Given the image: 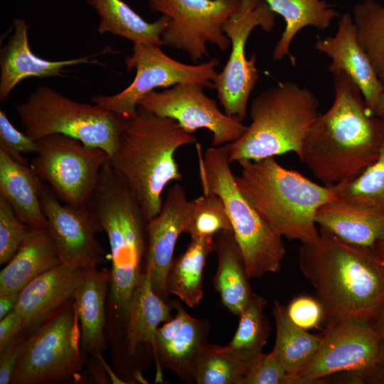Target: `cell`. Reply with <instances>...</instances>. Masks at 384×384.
<instances>
[{"label":"cell","mask_w":384,"mask_h":384,"mask_svg":"<svg viewBox=\"0 0 384 384\" xmlns=\"http://www.w3.org/2000/svg\"><path fill=\"white\" fill-rule=\"evenodd\" d=\"M214 236L191 238L186 250L174 258L166 277V290L188 307L198 306L203 296V271L215 250Z\"/></svg>","instance_id":"83f0119b"},{"label":"cell","mask_w":384,"mask_h":384,"mask_svg":"<svg viewBox=\"0 0 384 384\" xmlns=\"http://www.w3.org/2000/svg\"><path fill=\"white\" fill-rule=\"evenodd\" d=\"M240 384H292L287 373L275 354L263 352L249 367Z\"/></svg>","instance_id":"74e56055"},{"label":"cell","mask_w":384,"mask_h":384,"mask_svg":"<svg viewBox=\"0 0 384 384\" xmlns=\"http://www.w3.org/2000/svg\"><path fill=\"white\" fill-rule=\"evenodd\" d=\"M86 206L102 225L110 247L106 334L112 351L118 353L124 348L132 297L146 266L148 220L108 160Z\"/></svg>","instance_id":"6da1fadb"},{"label":"cell","mask_w":384,"mask_h":384,"mask_svg":"<svg viewBox=\"0 0 384 384\" xmlns=\"http://www.w3.org/2000/svg\"><path fill=\"white\" fill-rule=\"evenodd\" d=\"M36 156L31 167L64 203L85 207L95 191L101 169L109 159L100 148L86 146L63 134L36 141Z\"/></svg>","instance_id":"8fae6325"},{"label":"cell","mask_w":384,"mask_h":384,"mask_svg":"<svg viewBox=\"0 0 384 384\" xmlns=\"http://www.w3.org/2000/svg\"><path fill=\"white\" fill-rule=\"evenodd\" d=\"M373 252L384 259V240L375 249Z\"/></svg>","instance_id":"7dc6e473"},{"label":"cell","mask_w":384,"mask_h":384,"mask_svg":"<svg viewBox=\"0 0 384 384\" xmlns=\"http://www.w3.org/2000/svg\"><path fill=\"white\" fill-rule=\"evenodd\" d=\"M214 238L218 265L213 287L223 305L239 316L255 294L244 258L232 230L220 231Z\"/></svg>","instance_id":"484cf974"},{"label":"cell","mask_w":384,"mask_h":384,"mask_svg":"<svg viewBox=\"0 0 384 384\" xmlns=\"http://www.w3.org/2000/svg\"><path fill=\"white\" fill-rule=\"evenodd\" d=\"M315 221L341 240L373 252L384 240L383 212L337 198L318 208Z\"/></svg>","instance_id":"44dd1931"},{"label":"cell","mask_w":384,"mask_h":384,"mask_svg":"<svg viewBox=\"0 0 384 384\" xmlns=\"http://www.w3.org/2000/svg\"><path fill=\"white\" fill-rule=\"evenodd\" d=\"M373 324L377 331L381 334L384 338V306L380 311L376 318L373 321Z\"/></svg>","instance_id":"bcb514c9"},{"label":"cell","mask_w":384,"mask_h":384,"mask_svg":"<svg viewBox=\"0 0 384 384\" xmlns=\"http://www.w3.org/2000/svg\"><path fill=\"white\" fill-rule=\"evenodd\" d=\"M237 186L261 218L279 236L301 243L315 240L318 208L336 198L333 187L319 185L281 166L274 156L238 161Z\"/></svg>","instance_id":"5b68a950"},{"label":"cell","mask_w":384,"mask_h":384,"mask_svg":"<svg viewBox=\"0 0 384 384\" xmlns=\"http://www.w3.org/2000/svg\"><path fill=\"white\" fill-rule=\"evenodd\" d=\"M125 64L127 71L136 70L132 83L115 95H96L92 102L129 119L137 114L139 100L155 88L197 83L213 89L219 73L215 68L220 62L212 58L198 65H188L170 58L160 47L134 43L132 55L127 56Z\"/></svg>","instance_id":"30bf717a"},{"label":"cell","mask_w":384,"mask_h":384,"mask_svg":"<svg viewBox=\"0 0 384 384\" xmlns=\"http://www.w3.org/2000/svg\"><path fill=\"white\" fill-rule=\"evenodd\" d=\"M196 149L203 193H215L223 199L249 278L278 272L286 254L282 238L239 190L224 147L211 146L203 154L200 144Z\"/></svg>","instance_id":"52a82bcc"},{"label":"cell","mask_w":384,"mask_h":384,"mask_svg":"<svg viewBox=\"0 0 384 384\" xmlns=\"http://www.w3.org/2000/svg\"><path fill=\"white\" fill-rule=\"evenodd\" d=\"M172 302L164 299L154 290L151 272L146 263L145 269L134 293L125 331L126 353L130 361L139 353V347L151 346L154 351L158 326L171 319ZM135 381V379H134Z\"/></svg>","instance_id":"603a6c76"},{"label":"cell","mask_w":384,"mask_h":384,"mask_svg":"<svg viewBox=\"0 0 384 384\" xmlns=\"http://www.w3.org/2000/svg\"><path fill=\"white\" fill-rule=\"evenodd\" d=\"M23 326V317L15 309L0 319V349L18 336Z\"/></svg>","instance_id":"7bdbcfd3"},{"label":"cell","mask_w":384,"mask_h":384,"mask_svg":"<svg viewBox=\"0 0 384 384\" xmlns=\"http://www.w3.org/2000/svg\"><path fill=\"white\" fill-rule=\"evenodd\" d=\"M285 308L289 319L304 330L317 329L324 323V311L316 297L299 295Z\"/></svg>","instance_id":"ab89813d"},{"label":"cell","mask_w":384,"mask_h":384,"mask_svg":"<svg viewBox=\"0 0 384 384\" xmlns=\"http://www.w3.org/2000/svg\"><path fill=\"white\" fill-rule=\"evenodd\" d=\"M61 262L49 229L31 228L0 272V294L21 291L36 277Z\"/></svg>","instance_id":"cb8c5ba5"},{"label":"cell","mask_w":384,"mask_h":384,"mask_svg":"<svg viewBox=\"0 0 384 384\" xmlns=\"http://www.w3.org/2000/svg\"><path fill=\"white\" fill-rule=\"evenodd\" d=\"M265 299L255 293L239 315L237 330L226 346L249 364L262 353L270 333V323L264 314Z\"/></svg>","instance_id":"1f68e13d"},{"label":"cell","mask_w":384,"mask_h":384,"mask_svg":"<svg viewBox=\"0 0 384 384\" xmlns=\"http://www.w3.org/2000/svg\"><path fill=\"white\" fill-rule=\"evenodd\" d=\"M302 243L299 265L315 289L324 324L347 319L373 321L384 306V259L324 228Z\"/></svg>","instance_id":"3957f363"},{"label":"cell","mask_w":384,"mask_h":384,"mask_svg":"<svg viewBox=\"0 0 384 384\" xmlns=\"http://www.w3.org/2000/svg\"><path fill=\"white\" fill-rule=\"evenodd\" d=\"M250 366L227 346L206 343L196 361L194 381L198 384H240Z\"/></svg>","instance_id":"d6a6232c"},{"label":"cell","mask_w":384,"mask_h":384,"mask_svg":"<svg viewBox=\"0 0 384 384\" xmlns=\"http://www.w3.org/2000/svg\"><path fill=\"white\" fill-rule=\"evenodd\" d=\"M380 79L382 82V90L374 114L379 117H384V75Z\"/></svg>","instance_id":"f6af8a7d"},{"label":"cell","mask_w":384,"mask_h":384,"mask_svg":"<svg viewBox=\"0 0 384 384\" xmlns=\"http://www.w3.org/2000/svg\"><path fill=\"white\" fill-rule=\"evenodd\" d=\"M41 178L28 165L20 164L0 149V194L17 218L35 229L48 228L40 198Z\"/></svg>","instance_id":"d4e9b609"},{"label":"cell","mask_w":384,"mask_h":384,"mask_svg":"<svg viewBox=\"0 0 384 384\" xmlns=\"http://www.w3.org/2000/svg\"><path fill=\"white\" fill-rule=\"evenodd\" d=\"M193 209L194 201L188 199L185 188L175 183L169 188L160 213L147 223L146 263L154 290L167 301L166 277L176 244L181 233H188Z\"/></svg>","instance_id":"e0dca14e"},{"label":"cell","mask_w":384,"mask_h":384,"mask_svg":"<svg viewBox=\"0 0 384 384\" xmlns=\"http://www.w3.org/2000/svg\"><path fill=\"white\" fill-rule=\"evenodd\" d=\"M0 149L14 161L28 165L24 154H36V141L18 130L5 112L0 110Z\"/></svg>","instance_id":"f35d334b"},{"label":"cell","mask_w":384,"mask_h":384,"mask_svg":"<svg viewBox=\"0 0 384 384\" xmlns=\"http://www.w3.org/2000/svg\"><path fill=\"white\" fill-rule=\"evenodd\" d=\"M275 323L276 336L272 351L291 376L294 384L295 375L308 363L318 349L321 334H312L297 325L288 317L285 306L274 301L272 310Z\"/></svg>","instance_id":"4dcf8cb0"},{"label":"cell","mask_w":384,"mask_h":384,"mask_svg":"<svg viewBox=\"0 0 384 384\" xmlns=\"http://www.w3.org/2000/svg\"><path fill=\"white\" fill-rule=\"evenodd\" d=\"M316 48L332 60L329 67L334 74L345 73L360 89L370 111L374 113L382 90V82L368 55L357 40L356 25L349 14L338 21L335 36L317 38Z\"/></svg>","instance_id":"d6986e66"},{"label":"cell","mask_w":384,"mask_h":384,"mask_svg":"<svg viewBox=\"0 0 384 384\" xmlns=\"http://www.w3.org/2000/svg\"><path fill=\"white\" fill-rule=\"evenodd\" d=\"M111 278L107 268L87 270L73 294L80 329V348L87 357L108 347L107 299Z\"/></svg>","instance_id":"7402d4cb"},{"label":"cell","mask_w":384,"mask_h":384,"mask_svg":"<svg viewBox=\"0 0 384 384\" xmlns=\"http://www.w3.org/2000/svg\"><path fill=\"white\" fill-rule=\"evenodd\" d=\"M275 13L281 15L286 27L272 53L274 60L279 61L288 55L293 65L296 59L289 50L292 39L299 30L308 26L319 30L330 26L332 19L338 16L331 5L320 0H263Z\"/></svg>","instance_id":"f1b7e54d"},{"label":"cell","mask_w":384,"mask_h":384,"mask_svg":"<svg viewBox=\"0 0 384 384\" xmlns=\"http://www.w3.org/2000/svg\"><path fill=\"white\" fill-rule=\"evenodd\" d=\"M80 329L73 297L27 336L10 384L60 383L83 367Z\"/></svg>","instance_id":"9c48e42d"},{"label":"cell","mask_w":384,"mask_h":384,"mask_svg":"<svg viewBox=\"0 0 384 384\" xmlns=\"http://www.w3.org/2000/svg\"><path fill=\"white\" fill-rule=\"evenodd\" d=\"M194 209L188 234L191 238L214 236L233 228L223 199L217 194L203 193L193 200Z\"/></svg>","instance_id":"d590c367"},{"label":"cell","mask_w":384,"mask_h":384,"mask_svg":"<svg viewBox=\"0 0 384 384\" xmlns=\"http://www.w3.org/2000/svg\"><path fill=\"white\" fill-rule=\"evenodd\" d=\"M31 228L16 215L9 201L0 194V264H6L16 254Z\"/></svg>","instance_id":"8d00e7d4"},{"label":"cell","mask_w":384,"mask_h":384,"mask_svg":"<svg viewBox=\"0 0 384 384\" xmlns=\"http://www.w3.org/2000/svg\"><path fill=\"white\" fill-rule=\"evenodd\" d=\"M26 134L35 141L50 134L75 138L86 146L115 153L127 120L96 104L80 102L40 86L16 107Z\"/></svg>","instance_id":"ba28073f"},{"label":"cell","mask_w":384,"mask_h":384,"mask_svg":"<svg viewBox=\"0 0 384 384\" xmlns=\"http://www.w3.org/2000/svg\"><path fill=\"white\" fill-rule=\"evenodd\" d=\"M27 335L21 333L0 349V384H10L18 366Z\"/></svg>","instance_id":"60d3db41"},{"label":"cell","mask_w":384,"mask_h":384,"mask_svg":"<svg viewBox=\"0 0 384 384\" xmlns=\"http://www.w3.org/2000/svg\"><path fill=\"white\" fill-rule=\"evenodd\" d=\"M209 324L206 320L187 316L172 341L154 356L156 381L162 380L161 369L173 370L185 382L194 381V368L198 353L207 342Z\"/></svg>","instance_id":"f546056e"},{"label":"cell","mask_w":384,"mask_h":384,"mask_svg":"<svg viewBox=\"0 0 384 384\" xmlns=\"http://www.w3.org/2000/svg\"><path fill=\"white\" fill-rule=\"evenodd\" d=\"M203 88L197 83H182L161 92L153 90L139 100L138 106L157 116L176 120L188 132L209 130L213 135L212 146H221L238 139L247 126L221 112Z\"/></svg>","instance_id":"9a60e30c"},{"label":"cell","mask_w":384,"mask_h":384,"mask_svg":"<svg viewBox=\"0 0 384 384\" xmlns=\"http://www.w3.org/2000/svg\"><path fill=\"white\" fill-rule=\"evenodd\" d=\"M28 26L23 19L14 21L13 32L0 55V101L4 102L23 80L32 78L64 76L65 68L82 63H99L95 55L64 60H49L33 53L30 48Z\"/></svg>","instance_id":"ffe728a7"},{"label":"cell","mask_w":384,"mask_h":384,"mask_svg":"<svg viewBox=\"0 0 384 384\" xmlns=\"http://www.w3.org/2000/svg\"><path fill=\"white\" fill-rule=\"evenodd\" d=\"M172 304L176 309V314L173 319H170L162 326L158 328L153 351L154 356L159 351L166 347L172 341L188 316V312L179 302L176 301L172 302Z\"/></svg>","instance_id":"b9f144b4"},{"label":"cell","mask_w":384,"mask_h":384,"mask_svg":"<svg viewBox=\"0 0 384 384\" xmlns=\"http://www.w3.org/2000/svg\"><path fill=\"white\" fill-rule=\"evenodd\" d=\"M378 365L384 368V340L382 343Z\"/></svg>","instance_id":"c3c4849f"},{"label":"cell","mask_w":384,"mask_h":384,"mask_svg":"<svg viewBox=\"0 0 384 384\" xmlns=\"http://www.w3.org/2000/svg\"><path fill=\"white\" fill-rule=\"evenodd\" d=\"M319 346L295 375L294 384L322 383L331 375L378 366L384 340L373 321L347 319L325 325Z\"/></svg>","instance_id":"4fadbf2b"},{"label":"cell","mask_w":384,"mask_h":384,"mask_svg":"<svg viewBox=\"0 0 384 384\" xmlns=\"http://www.w3.org/2000/svg\"><path fill=\"white\" fill-rule=\"evenodd\" d=\"M87 270L61 262L30 282L21 291L15 306L23 319V334H32L73 294Z\"/></svg>","instance_id":"ac0fdd59"},{"label":"cell","mask_w":384,"mask_h":384,"mask_svg":"<svg viewBox=\"0 0 384 384\" xmlns=\"http://www.w3.org/2000/svg\"><path fill=\"white\" fill-rule=\"evenodd\" d=\"M151 11L170 18L161 35L164 45L186 52L193 62L209 56L206 43L228 50L230 41L223 30L240 0H148Z\"/></svg>","instance_id":"5bb4252c"},{"label":"cell","mask_w":384,"mask_h":384,"mask_svg":"<svg viewBox=\"0 0 384 384\" xmlns=\"http://www.w3.org/2000/svg\"><path fill=\"white\" fill-rule=\"evenodd\" d=\"M97 11L100 21L97 31L100 35L110 33L134 43L160 47L164 45L161 35L168 26L170 18L161 16L148 23L122 0H87Z\"/></svg>","instance_id":"4316f807"},{"label":"cell","mask_w":384,"mask_h":384,"mask_svg":"<svg viewBox=\"0 0 384 384\" xmlns=\"http://www.w3.org/2000/svg\"><path fill=\"white\" fill-rule=\"evenodd\" d=\"M275 13L263 0H240L237 9L223 26L230 41L231 52L214 82L224 112L242 122L247 115L249 97L259 78L256 54L248 60L245 45L252 31L260 26L266 32L274 26Z\"/></svg>","instance_id":"7c38bea8"},{"label":"cell","mask_w":384,"mask_h":384,"mask_svg":"<svg viewBox=\"0 0 384 384\" xmlns=\"http://www.w3.org/2000/svg\"><path fill=\"white\" fill-rule=\"evenodd\" d=\"M197 142L176 120L141 107L134 117L127 120L109 161L124 179L148 221L160 213L165 187L182 178L176 151Z\"/></svg>","instance_id":"277c9868"},{"label":"cell","mask_w":384,"mask_h":384,"mask_svg":"<svg viewBox=\"0 0 384 384\" xmlns=\"http://www.w3.org/2000/svg\"><path fill=\"white\" fill-rule=\"evenodd\" d=\"M319 107L310 90L289 81L262 91L251 102V123L245 133L223 146L229 161H257L291 151L299 158Z\"/></svg>","instance_id":"8992f818"},{"label":"cell","mask_w":384,"mask_h":384,"mask_svg":"<svg viewBox=\"0 0 384 384\" xmlns=\"http://www.w3.org/2000/svg\"><path fill=\"white\" fill-rule=\"evenodd\" d=\"M333 75L334 102L308 129L299 156L330 187L351 181L375 161L383 129L352 80L341 71Z\"/></svg>","instance_id":"7a4b0ae2"},{"label":"cell","mask_w":384,"mask_h":384,"mask_svg":"<svg viewBox=\"0 0 384 384\" xmlns=\"http://www.w3.org/2000/svg\"><path fill=\"white\" fill-rule=\"evenodd\" d=\"M40 198L48 228L62 262L92 270L107 261L106 253L96 237L104 230L87 206L61 203L49 185L41 179Z\"/></svg>","instance_id":"2e32d148"},{"label":"cell","mask_w":384,"mask_h":384,"mask_svg":"<svg viewBox=\"0 0 384 384\" xmlns=\"http://www.w3.org/2000/svg\"><path fill=\"white\" fill-rule=\"evenodd\" d=\"M382 141L375 161L358 177L333 186L336 198L384 213V117Z\"/></svg>","instance_id":"836d02e7"},{"label":"cell","mask_w":384,"mask_h":384,"mask_svg":"<svg viewBox=\"0 0 384 384\" xmlns=\"http://www.w3.org/2000/svg\"><path fill=\"white\" fill-rule=\"evenodd\" d=\"M357 40L378 77L384 75V6L366 0L353 8Z\"/></svg>","instance_id":"e575fe53"},{"label":"cell","mask_w":384,"mask_h":384,"mask_svg":"<svg viewBox=\"0 0 384 384\" xmlns=\"http://www.w3.org/2000/svg\"><path fill=\"white\" fill-rule=\"evenodd\" d=\"M20 292L0 294V319H3L16 306Z\"/></svg>","instance_id":"ee69618b"}]
</instances>
